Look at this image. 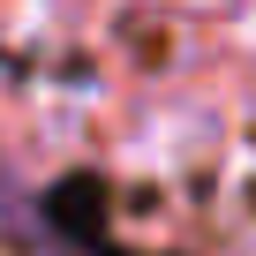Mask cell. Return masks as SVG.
Returning a JSON list of instances; mask_svg holds the SVG:
<instances>
[]
</instances>
